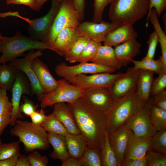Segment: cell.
Wrapping results in <instances>:
<instances>
[{"label":"cell","instance_id":"obj_1","mask_svg":"<svg viewBox=\"0 0 166 166\" xmlns=\"http://www.w3.org/2000/svg\"><path fill=\"white\" fill-rule=\"evenodd\" d=\"M67 104L88 146L100 152L106 131L105 113L92 106L83 96Z\"/></svg>","mask_w":166,"mask_h":166},{"label":"cell","instance_id":"obj_2","mask_svg":"<svg viewBox=\"0 0 166 166\" xmlns=\"http://www.w3.org/2000/svg\"><path fill=\"white\" fill-rule=\"evenodd\" d=\"M145 102L139 97L136 89L120 99L114 101L105 113L106 130L108 133L124 124L135 113L140 109Z\"/></svg>","mask_w":166,"mask_h":166},{"label":"cell","instance_id":"obj_3","mask_svg":"<svg viewBox=\"0 0 166 166\" xmlns=\"http://www.w3.org/2000/svg\"><path fill=\"white\" fill-rule=\"evenodd\" d=\"M46 49L53 51L52 48L44 42L34 40L18 31L13 37L2 36L0 39V64L15 59L27 51Z\"/></svg>","mask_w":166,"mask_h":166},{"label":"cell","instance_id":"obj_4","mask_svg":"<svg viewBox=\"0 0 166 166\" xmlns=\"http://www.w3.org/2000/svg\"><path fill=\"white\" fill-rule=\"evenodd\" d=\"M10 133L19 138L18 141L23 144L26 152L36 149L45 150L49 147L48 133L41 125L18 119Z\"/></svg>","mask_w":166,"mask_h":166},{"label":"cell","instance_id":"obj_5","mask_svg":"<svg viewBox=\"0 0 166 166\" xmlns=\"http://www.w3.org/2000/svg\"><path fill=\"white\" fill-rule=\"evenodd\" d=\"M149 0H115L110 4L111 22L133 25L148 12Z\"/></svg>","mask_w":166,"mask_h":166},{"label":"cell","instance_id":"obj_6","mask_svg":"<svg viewBox=\"0 0 166 166\" xmlns=\"http://www.w3.org/2000/svg\"><path fill=\"white\" fill-rule=\"evenodd\" d=\"M81 23L73 0H61L58 11L50 30L42 42L51 47L61 30L67 27L77 29Z\"/></svg>","mask_w":166,"mask_h":166},{"label":"cell","instance_id":"obj_7","mask_svg":"<svg viewBox=\"0 0 166 166\" xmlns=\"http://www.w3.org/2000/svg\"><path fill=\"white\" fill-rule=\"evenodd\" d=\"M52 5L48 12L38 18L30 19L21 16L17 12L10 11L9 16L18 17L29 24L28 34L31 39L43 41L49 32L58 11L61 0H51Z\"/></svg>","mask_w":166,"mask_h":166},{"label":"cell","instance_id":"obj_8","mask_svg":"<svg viewBox=\"0 0 166 166\" xmlns=\"http://www.w3.org/2000/svg\"><path fill=\"white\" fill-rule=\"evenodd\" d=\"M58 86L54 91L43 94L38 100L42 108L61 102L71 103L82 97L86 89L71 84L64 79L57 81Z\"/></svg>","mask_w":166,"mask_h":166},{"label":"cell","instance_id":"obj_9","mask_svg":"<svg viewBox=\"0 0 166 166\" xmlns=\"http://www.w3.org/2000/svg\"><path fill=\"white\" fill-rule=\"evenodd\" d=\"M153 104V97H150L142 107L124 124L135 135L152 137L156 132L152 124L150 117V109Z\"/></svg>","mask_w":166,"mask_h":166},{"label":"cell","instance_id":"obj_10","mask_svg":"<svg viewBox=\"0 0 166 166\" xmlns=\"http://www.w3.org/2000/svg\"><path fill=\"white\" fill-rule=\"evenodd\" d=\"M11 90L12 109L9 125L14 126L17 120L22 119L24 117L19 110L20 101L22 96L23 94L30 95L33 94L31 87L28 78L22 71L18 69L15 81Z\"/></svg>","mask_w":166,"mask_h":166},{"label":"cell","instance_id":"obj_11","mask_svg":"<svg viewBox=\"0 0 166 166\" xmlns=\"http://www.w3.org/2000/svg\"><path fill=\"white\" fill-rule=\"evenodd\" d=\"M103 73L87 76L84 74L77 76L69 80L72 84L86 90L105 88L110 89L115 82L124 73L111 74Z\"/></svg>","mask_w":166,"mask_h":166},{"label":"cell","instance_id":"obj_12","mask_svg":"<svg viewBox=\"0 0 166 166\" xmlns=\"http://www.w3.org/2000/svg\"><path fill=\"white\" fill-rule=\"evenodd\" d=\"M41 50L34 51L30 50L24 57L14 59L9 62V64L22 71L28 78L32 89L33 94L36 95L38 100L46 93L42 87L32 67V62L35 58L42 55Z\"/></svg>","mask_w":166,"mask_h":166},{"label":"cell","instance_id":"obj_13","mask_svg":"<svg viewBox=\"0 0 166 166\" xmlns=\"http://www.w3.org/2000/svg\"><path fill=\"white\" fill-rule=\"evenodd\" d=\"M116 70L113 68L88 62L80 63L78 64L73 66H68L65 63L61 62L57 65L55 68L56 74L67 81L80 74L112 73Z\"/></svg>","mask_w":166,"mask_h":166},{"label":"cell","instance_id":"obj_14","mask_svg":"<svg viewBox=\"0 0 166 166\" xmlns=\"http://www.w3.org/2000/svg\"><path fill=\"white\" fill-rule=\"evenodd\" d=\"M121 25L118 22L103 21L99 23L85 21L81 23L77 29L81 36L101 43L104 42L109 33Z\"/></svg>","mask_w":166,"mask_h":166},{"label":"cell","instance_id":"obj_15","mask_svg":"<svg viewBox=\"0 0 166 166\" xmlns=\"http://www.w3.org/2000/svg\"><path fill=\"white\" fill-rule=\"evenodd\" d=\"M140 69L129 68L114 83L109 90L114 101L120 99L137 89Z\"/></svg>","mask_w":166,"mask_h":166},{"label":"cell","instance_id":"obj_16","mask_svg":"<svg viewBox=\"0 0 166 166\" xmlns=\"http://www.w3.org/2000/svg\"><path fill=\"white\" fill-rule=\"evenodd\" d=\"M152 149V137L137 136L130 130L124 160L144 158L147 152Z\"/></svg>","mask_w":166,"mask_h":166},{"label":"cell","instance_id":"obj_17","mask_svg":"<svg viewBox=\"0 0 166 166\" xmlns=\"http://www.w3.org/2000/svg\"><path fill=\"white\" fill-rule=\"evenodd\" d=\"M83 97L92 106L104 113L109 109L114 101L109 89L105 88L86 90Z\"/></svg>","mask_w":166,"mask_h":166},{"label":"cell","instance_id":"obj_18","mask_svg":"<svg viewBox=\"0 0 166 166\" xmlns=\"http://www.w3.org/2000/svg\"><path fill=\"white\" fill-rule=\"evenodd\" d=\"M130 132V130L124 124L115 131L108 132L110 144L121 166L124 159Z\"/></svg>","mask_w":166,"mask_h":166},{"label":"cell","instance_id":"obj_19","mask_svg":"<svg viewBox=\"0 0 166 166\" xmlns=\"http://www.w3.org/2000/svg\"><path fill=\"white\" fill-rule=\"evenodd\" d=\"M81 36L76 28L63 29L59 32L51 46L53 51L64 56Z\"/></svg>","mask_w":166,"mask_h":166},{"label":"cell","instance_id":"obj_20","mask_svg":"<svg viewBox=\"0 0 166 166\" xmlns=\"http://www.w3.org/2000/svg\"><path fill=\"white\" fill-rule=\"evenodd\" d=\"M32 67L42 87L46 93L51 92L56 89L58 86L57 81L51 75L46 65L38 57L33 60Z\"/></svg>","mask_w":166,"mask_h":166},{"label":"cell","instance_id":"obj_21","mask_svg":"<svg viewBox=\"0 0 166 166\" xmlns=\"http://www.w3.org/2000/svg\"><path fill=\"white\" fill-rule=\"evenodd\" d=\"M137 36V33L133 25L122 24L109 33L104 41V45L115 47L130 40L136 39Z\"/></svg>","mask_w":166,"mask_h":166},{"label":"cell","instance_id":"obj_22","mask_svg":"<svg viewBox=\"0 0 166 166\" xmlns=\"http://www.w3.org/2000/svg\"><path fill=\"white\" fill-rule=\"evenodd\" d=\"M140 43L133 39L115 47L116 57L122 66H126L140 52Z\"/></svg>","mask_w":166,"mask_h":166},{"label":"cell","instance_id":"obj_23","mask_svg":"<svg viewBox=\"0 0 166 166\" xmlns=\"http://www.w3.org/2000/svg\"><path fill=\"white\" fill-rule=\"evenodd\" d=\"M52 113L64 124L70 134H80L74 117L67 104L61 102L55 104Z\"/></svg>","mask_w":166,"mask_h":166},{"label":"cell","instance_id":"obj_24","mask_svg":"<svg viewBox=\"0 0 166 166\" xmlns=\"http://www.w3.org/2000/svg\"><path fill=\"white\" fill-rule=\"evenodd\" d=\"M91 62L117 70L122 66L116 57L114 48L105 45L100 46Z\"/></svg>","mask_w":166,"mask_h":166},{"label":"cell","instance_id":"obj_25","mask_svg":"<svg viewBox=\"0 0 166 166\" xmlns=\"http://www.w3.org/2000/svg\"><path fill=\"white\" fill-rule=\"evenodd\" d=\"M48 139L49 144L52 145L53 149V151L49 155L51 159H59L62 162L70 157L65 136L48 133Z\"/></svg>","mask_w":166,"mask_h":166},{"label":"cell","instance_id":"obj_26","mask_svg":"<svg viewBox=\"0 0 166 166\" xmlns=\"http://www.w3.org/2000/svg\"><path fill=\"white\" fill-rule=\"evenodd\" d=\"M154 73L150 71L140 69L137 83L136 91L140 98L146 102L150 97Z\"/></svg>","mask_w":166,"mask_h":166},{"label":"cell","instance_id":"obj_27","mask_svg":"<svg viewBox=\"0 0 166 166\" xmlns=\"http://www.w3.org/2000/svg\"><path fill=\"white\" fill-rule=\"evenodd\" d=\"M68 151L70 157L79 159L83 156L88 146L80 134H70L65 136Z\"/></svg>","mask_w":166,"mask_h":166},{"label":"cell","instance_id":"obj_28","mask_svg":"<svg viewBox=\"0 0 166 166\" xmlns=\"http://www.w3.org/2000/svg\"><path fill=\"white\" fill-rule=\"evenodd\" d=\"M148 19L153 25L158 35V42L160 45L162 54L160 58L164 66L166 67V36L160 25L155 8H153L151 11Z\"/></svg>","mask_w":166,"mask_h":166},{"label":"cell","instance_id":"obj_29","mask_svg":"<svg viewBox=\"0 0 166 166\" xmlns=\"http://www.w3.org/2000/svg\"><path fill=\"white\" fill-rule=\"evenodd\" d=\"M17 69L10 65H0V88L11 90L16 78Z\"/></svg>","mask_w":166,"mask_h":166},{"label":"cell","instance_id":"obj_30","mask_svg":"<svg viewBox=\"0 0 166 166\" xmlns=\"http://www.w3.org/2000/svg\"><path fill=\"white\" fill-rule=\"evenodd\" d=\"M101 166H121L109 141L108 133L105 132L104 143L100 151Z\"/></svg>","mask_w":166,"mask_h":166},{"label":"cell","instance_id":"obj_31","mask_svg":"<svg viewBox=\"0 0 166 166\" xmlns=\"http://www.w3.org/2000/svg\"><path fill=\"white\" fill-rule=\"evenodd\" d=\"M134 65L133 67L136 69H142L151 71L158 75L166 67L163 65L160 58L158 60L150 59L145 57L140 61L131 60Z\"/></svg>","mask_w":166,"mask_h":166},{"label":"cell","instance_id":"obj_32","mask_svg":"<svg viewBox=\"0 0 166 166\" xmlns=\"http://www.w3.org/2000/svg\"><path fill=\"white\" fill-rule=\"evenodd\" d=\"M91 39L84 36H79L64 56L65 60L70 63L78 62L80 56L86 45Z\"/></svg>","mask_w":166,"mask_h":166},{"label":"cell","instance_id":"obj_33","mask_svg":"<svg viewBox=\"0 0 166 166\" xmlns=\"http://www.w3.org/2000/svg\"><path fill=\"white\" fill-rule=\"evenodd\" d=\"M41 126L47 133H55L64 136L70 134L64 124L51 113L46 118Z\"/></svg>","mask_w":166,"mask_h":166},{"label":"cell","instance_id":"obj_34","mask_svg":"<svg viewBox=\"0 0 166 166\" xmlns=\"http://www.w3.org/2000/svg\"><path fill=\"white\" fill-rule=\"evenodd\" d=\"M150 117L152 124L157 131L166 130V111L153 104L150 109Z\"/></svg>","mask_w":166,"mask_h":166},{"label":"cell","instance_id":"obj_35","mask_svg":"<svg viewBox=\"0 0 166 166\" xmlns=\"http://www.w3.org/2000/svg\"><path fill=\"white\" fill-rule=\"evenodd\" d=\"M80 159L82 166H101L100 152L88 146Z\"/></svg>","mask_w":166,"mask_h":166},{"label":"cell","instance_id":"obj_36","mask_svg":"<svg viewBox=\"0 0 166 166\" xmlns=\"http://www.w3.org/2000/svg\"><path fill=\"white\" fill-rule=\"evenodd\" d=\"M101 45V43H98L91 40L81 53L78 62L85 63L91 61Z\"/></svg>","mask_w":166,"mask_h":166},{"label":"cell","instance_id":"obj_37","mask_svg":"<svg viewBox=\"0 0 166 166\" xmlns=\"http://www.w3.org/2000/svg\"><path fill=\"white\" fill-rule=\"evenodd\" d=\"M20 149L18 141L8 143H0V160L20 154Z\"/></svg>","mask_w":166,"mask_h":166},{"label":"cell","instance_id":"obj_38","mask_svg":"<svg viewBox=\"0 0 166 166\" xmlns=\"http://www.w3.org/2000/svg\"><path fill=\"white\" fill-rule=\"evenodd\" d=\"M145 158L147 166H166V156L154 150H151L146 153Z\"/></svg>","mask_w":166,"mask_h":166},{"label":"cell","instance_id":"obj_39","mask_svg":"<svg viewBox=\"0 0 166 166\" xmlns=\"http://www.w3.org/2000/svg\"><path fill=\"white\" fill-rule=\"evenodd\" d=\"M152 138V150L166 155V130L157 131Z\"/></svg>","mask_w":166,"mask_h":166},{"label":"cell","instance_id":"obj_40","mask_svg":"<svg viewBox=\"0 0 166 166\" xmlns=\"http://www.w3.org/2000/svg\"><path fill=\"white\" fill-rule=\"evenodd\" d=\"M114 0H94L92 22L95 23H99L102 22V15L105 8L108 5L111 4Z\"/></svg>","mask_w":166,"mask_h":166},{"label":"cell","instance_id":"obj_41","mask_svg":"<svg viewBox=\"0 0 166 166\" xmlns=\"http://www.w3.org/2000/svg\"><path fill=\"white\" fill-rule=\"evenodd\" d=\"M166 87V69L158 74V77L153 80L152 82L151 95L152 96L164 91Z\"/></svg>","mask_w":166,"mask_h":166},{"label":"cell","instance_id":"obj_42","mask_svg":"<svg viewBox=\"0 0 166 166\" xmlns=\"http://www.w3.org/2000/svg\"><path fill=\"white\" fill-rule=\"evenodd\" d=\"M6 90L0 88V116L11 113L12 104L9 100Z\"/></svg>","mask_w":166,"mask_h":166},{"label":"cell","instance_id":"obj_43","mask_svg":"<svg viewBox=\"0 0 166 166\" xmlns=\"http://www.w3.org/2000/svg\"><path fill=\"white\" fill-rule=\"evenodd\" d=\"M27 157L30 166H46L49 159L45 156H42L37 151H34Z\"/></svg>","mask_w":166,"mask_h":166},{"label":"cell","instance_id":"obj_44","mask_svg":"<svg viewBox=\"0 0 166 166\" xmlns=\"http://www.w3.org/2000/svg\"><path fill=\"white\" fill-rule=\"evenodd\" d=\"M23 102L20 106V112L25 116L30 117L31 114L37 110V105H34L33 101L25 96H22Z\"/></svg>","mask_w":166,"mask_h":166},{"label":"cell","instance_id":"obj_45","mask_svg":"<svg viewBox=\"0 0 166 166\" xmlns=\"http://www.w3.org/2000/svg\"><path fill=\"white\" fill-rule=\"evenodd\" d=\"M158 42V37L156 32L154 30L150 35L147 43L148 45V49L145 57L150 59H153L156 46Z\"/></svg>","mask_w":166,"mask_h":166},{"label":"cell","instance_id":"obj_46","mask_svg":"<svg viewBox=\"0 0 166 166\" xmlns=\"http://www.w3.org/2000/svg\"><path fill=\"white\" fill-rule=\"evenodd\" d=\"M154 8L156 10L157 16L159 18L166 9V0H149V6L148 13L146 26L148 25V17L151 10Z\"/></svg>","mask_w":166,"mask_h":166},{"label":"cell","instance_id":"obj_47","mask_svg":"<svg viewBox=\"0 0 166 166\" xmlns=\"http://www.w3.org/2000/svg\"><path fill=\"white\" fill-rule=\"evenodd\" d=\"M46 117L45 110L42 108L40 110L37 109L34 111L30 117L32 123L37 125H41L45 120Z\"/></svg>","mask_w":166,"mask_h":166},{"label":"cell","instance_id":"obj_48","mask_svg":"<svg viewBox=\"0 0 166 166\" xmlns=\"http://www.w3.org/2000/svg\"><path fill=\"white\" fill-rule=\"evenodd\" d=\"M153 97L154 105L166 111V91L164 90Z\"/></svg>","mask_w":166,"mask_h":166},{"label":"cell","instance_id":"obj_49","mask_svg":"<svg viewBox=\"0 0 166 166\" xmlns=\"http://www.w3.org/2000/svg\"><path fill=\"white\" fill-rule=\"evenodd\" d=\"M75 8L79 20L81 22L84 19L85 7V0H73Z\"/></svg>","mask_w":166,"mask_h":166},{"label":"cell","instance_id":"obj_50","mask_svg":"<svg viewBox=\"0 0 166 166\" xmlns=\"http://www.w3.org/2000/svg\"><path fill=\"white\" fill-rule=\"evenodd\" d=\"M121 166H147L145 157L140 159H132L124 160Z\"/></svg>","mask_w":166,"mask_h":166},{"label":"cell","instance_id":"obj_51","mask_svg":"<svg viewBox=\"0 0 166 166\" xmlns=\"http://www.w3.org/2000/svg\"><path fill=\"white\" fill-rule=\"evenodd\" d=\"M7 5H22L28 6L30 9L35 10L36 0H6Z\"/></svg>","mask_w":166,"mask_h":166},{"label":"cell","instance_id":"obj_52","mask_svg":"<svg viewBox=\"0 0 166 166\" xmlns=\"http://www.w3.org/2000/svg\"><path fill=\"white\" fill-rule=\"evenodd\" d=\"M11 113L0 116V143L2 142L1 136L7 126L9 124L10 120Z\"/></svg>","mask_w":166,"mask_h":166},{"label":"cell","instance_id":"obj_53","mask_svg":"<svg viewBox=\"0 0 166 166\" xmlns=\"http://www.w3.org/2000/svg\"><path fill=\"white\" fill-rule=\"evenodd\" d=\"M61 166H82L80 158L70 157L62 162Z\"/></svg>","mask_w":166,"mask_h":166},{"label":"cell","instance_id":"obj_54","mask_svg":"<svg viewBox=\"0 0 166 166\" xmlns=\"http://www.w3.org/2000/svg\"><path fill=\"white\" fill-rule=\"evenodd\" d=\"M20 154L16 155L10 158L0 160V166H16L17 158Z\"/></svg>","mask_w":166,"mask_h":166},{"label":"cell","instance_id":"obj_55","mask_svg":"<svg viewBox=\"0 0 166 166\" xmlns=\"http://www.w3.org/2000/svg\"><path fill=\"white\" fill-rule=\"evenodd\" d=\"M16 166H30L27 156L20 154L17 158Z\"/></svg>","mask_w":166,"mask_h":166},{"label":"cell","instance_id":"obj_56","mask_svg":"<svg viewBox=\"0 0 166 166\" xmlns=\"http://www.w3.org/2000/svg\"><path fill=\"white\" fill-rule=\"evenodd\" d=\"M48 0H36V7L35 11H38L43 5Z\"/></svg>","mask_w":166,"mask_h":166},{"label":"cell","instance_id":"obj_57","mask_svg":"<svg viewBox=\"0 0 166 166\" xmlns=\"http://www.w3.org/2000/svg\"><path fill=\"white\" fill-rule=\"evenodd\" d=\"M2 36V35L0 31V39L1 38Z\"/></svg>","mask_w":166,"mask_h":166},{"label":"cell","instance_id":"obj_58","mask_svg":"<svg viewBox=\"0 0 166 166\" xmlns=\"http://www.w3.org/2000/svg\"></svg>","mask_w":166,"mask_h":166}]
</instances>
